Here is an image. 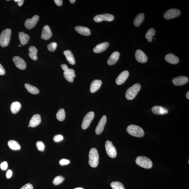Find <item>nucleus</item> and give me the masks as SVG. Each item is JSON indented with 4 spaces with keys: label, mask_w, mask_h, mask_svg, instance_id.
<instances>
[{
    "label": "nucleus",
    "mask_w": 189,
    "mask_h": 189,
    "mask_svg": "<svg viewBox=\"0 0 189 189\" xmlns=\"http://www.w3.org/2000/svg\"><path fill=\"white\" fill-rule=\"evenodd\" d=\"M89 164L92 168H96L99 163V155L97 150L94 148L91 149L89 154Z\"/></svg>",
    "instance_id": "1"
},
{
    "label": "nucleus",
    "mask_w": 189,
    "mask_h": 189,
    "mask_svg": "<svg viewBox=\"0 0 189 189\" xmlns=\"http://www.w3.org/2000/svg\"><path fill=\"white\" fill-rule=\"evenodd\" d=\"M127 130L129 134L137 137H142L145 133L141 127L135 125H129L127 127Z\"/></svg>",
    "instance_id": "2"
},
{
    "label": "nucleus",
    "mask_w": 189,
    "mask_h": 189,
    "mask_svg": "<svg viewBox=\"0 0 189 189\" xmlns=\"http://www.w3.org/2000/svg\"><path fill=\"white\" fill-rule=\"evenodd\" d=\"M141 86L140 84L137 83L130 87L126 92L125 97L126 99L129 100H131L136 97L137 94L140 91Z\"/></svg>",
    "instance_id": "3"
},
{
    "label": "nucleus",
    "mask_w": 189,
    "mask_h": 189,
    "mask_svg": "<svg viewBox=\"0 0 189 189\" xmlns=\"http://www.w3.org/2000/svg\"><path fill=\"white\" fill-rule=\"evenodd\" d=\"M11 34L10 29H6L3 31L0 34V45L4 47L9 45Z\"/></svg>",
    "instance_id": "4"
},
{
    "label": "nucleus",
    "mask_w": 189,
    "mask_h": 189,
    "mask_svg": "<svg viewBox=\"0 0 189 189\" xmlns=\"http://www.w3.org/2000/svg\"><path fill=\"white\" fill-rule=\"evenodd\" d=\"M136 162L139 166L146 169H150L153 166L152 162L150 159L146 157L141 156L137 157Z\"/></svg>",
    "instance_id": "5"
},
{
    "label": "nucleus",
    "mask_w": 189,
    "mask_h": 189,
    "mask_svg": "<svg viewBox=\"0 0 189 189\" xmlns=\"http://www.w3.org/2000/svg\"><path fill=\"white\" fill-rule=\"evenodd\" d=\"M105 149L109 157L112 158L116 157L117 153L116 148L110 141L107 140L105 142Z\"/></svg>",
    "instance_id": "6"
},
{
    "label": "nucleus",
    "mask_w": 189,
    "mask_h": 189,
    "mask_svg": "<svg viewBox=\"0 0 189 189\" xmlns=\"http://www.w3.org/2000/svg\"><path fill=\"white\" fill-rule=\"evenodd\" d=\"M94 113L91 112L87 114L83 118L82 124V128L83 130L88 128L94 117Z\"/></svg>",
    "instance_id": "7"
},
{
    "label": "nucleus",
    "mask_w": 189,
    "mask_h": 189,
    "mask_svg": "<svg viewBox=\"0 0 189 189\" xmlns=\"http://www.w3.org/2000/svg\"><path fill=\"white\" fill-rule=\"evenodd\" d=\"M181 14V11L177 9H172L165 12L164 17L165 19L169 20L178 17Z\"/></svg>",
    "instance_id": "8"
},
{
    "label": "nucleus",
    "mask_w": 189,
    "mask_h": 189,
    "mask_svg": "<svg viewBox=\"0 0 189 189\" xmlns=\"http://www.w3.org/2000/svg\"><path fill=\"white\" fill-rule=\"evenodd\" d=\"M114 19V16L113 15L108 14L98 15L94 18V21L97 23H100L104 20L107 21H112Z\"/></svg>",
    "instance_id": "9"
},
{
    "label": "nucleus",
    "mask_w": 189,
    "mask_h": 189,
    "mask_svg": "<svg viewBox=\"0 0 189 189\" xmlns=\"http://www.w3.org/2000/svg\"><path fill=\"white\" fill-rule=\"evenodd\" d=\"M39 19V16L38 15H35L30 19L26 20L24 25L27 29H31L35 27Z\"/></svg>",
    "instance_id": "10"
},
{
    "label": "nucleus",
    "mask_w": 189,
    "mask_h": 189,
    "mask_svg": "<svg viewBox=\"0 0 189 189\" xmlns=\"http://www.w3.org/2000/svg\"><path fill=\"white\" fill-rule=\"evenodd\" d=\"M13 61L16 67L20 70H23L26 69V64L25 61L21 57L15 56L13 57Z\"/></svg>",
    "instance_id": "11"
},
{
    "label": "nucleus",
    "mask_w": 189,
    "mask_h": 189,
    "mask_svg": "<svg viewBox=\"0 0 189 189\" xmlns=\"http://www.w3.org/2000/svg\"><path fill=\"white\" fill-rule=\"evenodd\" d=\"M107 120V118L106 116L105 115L102 117L95 129V132L96 134H100L103 132L105 124L106 123Z\"/></svg>",
    "instance_id": "12"
},
{
    "label": "nucleus",
    "mask_w": 189,
    "mask_h": 189,
    "mask_svg": "<svg viewBox=\"0 0 189 189\" xmlns=\"http://www.w3.org/2000/svg\"><path fill=\"white\" fill-rule=\"evenodd\" d=\"M135 56L137 61L139 62L144 63L147 62V56L143 51L140 49L137 50Z\"/></svg>",
    "instance_id": "13"
},
{
    "label": "nucleus",
    "mask_w": 189,
    "mask_h": 189,
    "mask_svg": "<svg viewBox=\"0 0 189 189\" xmlns=\"http://www.w3.org/2000/svg\"><path fill=\"white\" fill-rule=\"evenodd\" d=\"M188 81V77L185 76H180L174 78L172 80V82L175 86H180L186 84Z\"/></svg>",
    "instance_id": "14"
},
{
    "label": "nucleus",
    "mask_w": 189,
    "mask_h": 189,
    "mask_svg": "<svg viewBox=\"0 0 189 189\" xmlns=\"http://www.w3.org/2000/svg\"><path fill=\"white\" fill-rule=\"evenodd\" d=\"M129 74V72L127 70L122 72L117 78L116 81V84L118 85L123 84L128 77Z\"/></svg>",
    "instance_id": "15"
},
{
    "label": "nucleus",
    "mask_w": 189,
    "mask_h": 189,
    "mask_svg": "<svg viewBox=\"0 0 189 189\" xmlns=\"http://www.w3.org/2000/svg\"><path fill=\"white\" fill-rule=\"evenodd\" d=\"M52 35L49 26L45 25L42 29L41 38L44 40H47L50 38Z\"/></svg>",
    "instance_id": "16"
},
{
    "label": "nucleus",
    "mask_w": 189,
    "mask_h": 189,
    "mask_svg": "<svg viewBox=\"0 0 189 189\" xmlns=\"http://www.w3.org/2000/svg\"><path fill=\"white\" fill-rule=\"evenodd\" d=\"M64 75L66 80L70 82H73L74 81V78L76 77L74 70L73 69H69V68L67 70L64 72Z\"/></svg>",
    "instance_id": "17"
},
{
    "label": "nucleus",
    "mask_w": 189,
    "mask_h": 189,
    "mask_svg": "<svg viewBox=\"0 0 189 189\" xmlns=\"http://www.w3.org/2000/svg\"><path fill=\"white\" fill-rule=\"evenodd\" d=\"M41 118L40 115L36 114L32 116L29 122L30 127H37L41 123Z\"/></svg>",
    "instance_id": "18"
},
{
    "label": "nucleus",
    "mask_w": 189,
    "mask_h": 189,
    "mask_svg": "<svg viewBox=\"0 0 189 189\" xmlns=\"http://www.w3.org/2000/svg\"><path fill=\"white\" fill-rule=\"evenodd\" d=\"M109 46L108 42H105L97 44L94 48L93 51L95 53H100L104 51Z\"/></svg>",
    "instance_id": "19"
},
{
    "label": "nucleus",
    "mask_w": 189,
    "mask_h": 189,
    "mask_svg": "<svg viewBox=\"0 0 189 189\" xmlns=\"http://www.w3.org/2000/svg\"><path fill=\"white\" fill-rule=\"evenodd\" d=\"M165 59L167 62L172 64H177L179 62L178 57L172 53L167 54L165 57Z\"/></svg>",
    "instance_id": "20"
},
{
    "label": "nucleus",
    "mask_w": 189,
    "mask_h": 189,
    "mask_svg": "<svg viewBox=\"0 0 189 189\" xmlns=\"http://www.w3.org/2000/svg\"><path fill=\"white\" fill-rule=\"evenodd\" d=\"M152 110L154 114L157 115H164L168 113L167 109L160 106L153 107L152 108Z\"/></svg>",
    "instance_id": "21"
},
{
    "label": "nucleus",
    "mask_w": 189,
    "mask_h": 189,
    "mask_svg": "<svg viewBox=\"0 0 189 189\" xmlns=\"http://www.w3.org/2000/svg\"><path fill=\"white\" fill-rule=\"evenodd\" d=\"M102 81L100 80L95 79L94 80L91 84L90 91L92 93H94L99 89L101 87Z\"/></svg>",
    "instance_id": "22"
},
{
    "label": "nucleus",
    "mask_w": 189,
    "mask_h": 189,
    "mask_svg": "<svg viewBox=\"0 0 189 189\" xmlns=\"http://www.w3.org/2000/svg\"><path fill=\"white\" fill-rule=\"evenodd\" d=\"M75 30L79 34L85 36H89L91 34L89 29L86 27L77 26L75 27Z\"/></svg>",
    "instance_id": "23"
},
{
    "label": "nucleus",
    "mask_w": 189,
    "mask_h": 189,
    "mask_svg": "<svg viewBox=\"0 0 189 189\" xmlns=\"http://www.w3.org/2000/svg\"><path fill=\"white\" fill-rule=\"evenodd\" d=\"M120 56V54L118 52H114L107 60V64L110 65H112L116 64L119 59Z\"/></svg>",
    "instance_id": "24"
},
{
    "label": "nucleus",
    "mask_w": 189,
    "mask_h": 189,
    "mask_svg": "<svg viewBox=\"0 0 189 189\" xmlns=\"http://www.w3.org/2000/svg\"><path fill=\"white\" fill-rule=\"evenodd\" d=\"M64 54L66 57L67 60L68 61L70 64L72 65L75 64V60L74 57L71 51L69 50L65 51L64 52Z\"/></svg>",
    "instance_id": "25"
},
{
    "label": "nucleus",
    "mask_w": 189,
    "mask_h": 189,
    "mask_svg": "<svg viewBox=\"0 0 189 189\" xmlns=\"http://www.w3.org/2000/svg\"><path fill=\"white\" fill-rule=\"evenodd\" d=\"M19 39L21 45L24 46L29 42V37L28 35L23 32H20L19 33Z\"/></svg>",
    "instance_id": "26"
},
{
    "label": "nucleus",
    "mask_w": 189,
    "mask_h": 189,
    "mask_svg": "<svg viewBox=\"0 0 189 189\" xmlns=\"http://www.w3.org/2000/svg\"><path fill=\"white\" fill-rule=\"evenodd\" d=\"M29 57L33 60L36 61L38 59L37 54L38 53L37 49L34 46H31L29 48Z\"/></svg>",
    "instance_id": "27"
},
{
    "label": "nucleus",
    "mask_w": 189,
    "mask_h": 189,
    "mask_svg": "<svg viewBox=\"0 0 189 189\" xmlns=\"http://www.w3.org/2000/svg\"><path fill=\"white\" fill-rule=\"evenodd\" d=\"M21 107V105L19 102H14L11 105V112L13 114H16L19 112Z\"/></svg>",
    "instance_id": "28"
},
{
    "label": "nucleus",
    "mask_w": 189,
    "mask_h": 189,
    "mask_svg": "<svg viewBox=\"0 0 189 189\" xmlns=\"http://www.w3.org/2000/svg\"><path fill=\"white\" fill-rule=\"evenodd\" d=\"M145 16L144 14L140 13L137 15L134 21V24L136 27H138L143 22Z\"/></svg>",
    "instance_id": "29"
},
{
    "label": "nucleus",
    "mask_w": 189,
    "mask_h": 189,
    "mask_svg": "<svg viewBox=\"0 0 189 189\" xmlns=\"http://www.w3.org/2000/svg\"><path fill=\"white\" fill-rule=\"evenodd\" d=\"M8 145L11 149L14 150H18L21 149L20 144L15 140H9L8 142Z\"/></svg>",
    "instance_id": "30"
},
{
    "label": "nucleus",
    "mask_w": 189,
    "mask_h": 189,
    "mask_svg": "<svg viewBox=\"0 0 189 189\" xmlns=\"http://www.w3.org/2000/svg\"><path fill=\"white\" fill-rule=\"evenodd\" d=\"M25 87L27 90L30 93L33 94H37L39 92V90L36 87L31 86L30 84L26 83Z\"/></svg>",
    "instance_id": "31"
},
{
    "label": "nucleus",
    "mask_w": 189,
    "mask_h": 189,
    "mask_svg": "<svg viewBox=\"0 0 189 189\" xmlns=\"http://www.w3.org/2000/svg\"><path fill=\"white\" fill-rule=\"evenodd\" d=\"M155 33V30L153 28L150 29L147 31L145 34V38L147 39L148 42H151L152 41Z\"/></svg>",
    "instance_id": "32"
},
{
    "label": "nucleus",
    "mask_w": 189,
    "mask_h": 189,
    "mask_svg": "<svg viewBox=\"0 0 189 189\" xmlns=\"http://www.w3.org/2000/svg\"><path fill=\"white\" fill-rule=\"evenodd\" d=\"M65 117L66 113L64 109H59L56 115L57 119L59 121H62L65 119Z\"/></svg>",
    "instance_id": "33"
},
{
    "label": "nucleus",
    "mask_w": 189,
    "mask_h": 189,
    "mask_svg": "<svg viewBox=\"0 0 189 189\" xmlns=\"http://www.w3.org/2000/svg\"><path fill=\"white\" fill-rule=\"evenodd\" d=\"M110 185L113 189H125L123 185L118 181H114L111 183Z\"/></svg>",
    "instance_id": "34"
},
{
    "label": "nucleus",
    "mask_w": 189,
    "mask_h": 189,
    "mask_svg": "<svg viewBox=\"0 0 189 189\" xmlns=\"http://www.w3.org/2000/svg\"><path fill=\"white\" fill-rule=\"evenodd\" d=\"M64 180V177L62 176H58L54 179L53 183V184L55 185H57L61 184Z\"/></svg>",
    "instance_id": "35"
},
{
    "label": "nucleus",
    "mask_w": 189,
    "mask_h": 189,
    "mask_svg": "<svg viewBox=\"0 0 189 189\" xmlns=\"http://www.w3.org/2000/svg\"><path fill=\"white\" fill-rule=\"evenodd\" d=\"M57 44L56 42H53L48 44L47 48L50 51L53 52L55 51L57 47Z\"/></svg>",
    "instance_id": "36"
},
{
    "label": "nucleus",
    "mask_w": 189,
    "mask_h": 189,
    "mask_svg": "<svg viewBox=\"0 0 189 189\" xmlns=\"http://www.w3.org/2000/svg\"><path fill=\"white\" fill-rule=\"evenodd\" d=\"M36 146L39 151H43L45 149V145L42 141H38L37 142Z\"/></svg>",
    "instance_id": "37"
},
{
    "label": "nucleus",
    "mask_w": 189,
    "mask_h": 189,
    "mask_svg": "<svg viewBox=\"0 0 189 189\" xmlns=\"http://www.w3.org/2000/svg\"><path fill=\"white\" fill-rule=\"evenodd\" d=\"M64 140V137L62 135H57L54 137L53 140L55 142H59Z\"/></svg>",
    "instance_id": "38"
},
{
    "label": "nucleus",
    "mask_w": 189,
    "mask_h": 189,
    "mask_svg": "<svg viewBox=\"0 0 189 189\" xmlns=\"http://www.w3.org/2000/svg\"><path fill=\"white\" fill-rule=\"evenodd\" d=\"M70 163V161L68 159H63L61 160L59 162V164L60 165L63 166L69 164Z\"/></svg>",
    "instance_id": "39"
},
{
    "label": "nucleus",
    "mask_w": 189,
    "mask_h": 189,
    "mask_svg": "<svg viewBox=\"0 0 189 189\" xmlns=\"http://www.w3.org/2000/svg\"><path fill=\"white\" fill-rule=\"evenodd\" d=\"M0 167L2 170H6L8 167V164L6 162H3L0 165Z\"/></svg>",
    "instance_id": "40"
},
{
    "label": "nucleus",
    "mask_w": 189,
    "mask_h": 189,
    "mask_svg": "<svg viewBox=\"0 0 189 189\" xmlns=\"http://www.w3.org/2000/svg\"><path fill=\"white\" fill-rule=\"evenodd\" d=\"M20 189H33L32 185L31 183H27L22 187Z\"/></svg>",
    "instance_id": "41"
},
{
    "label": "nucleus",
    "mask_w": 189,
    "mask_h": 189,
    "mask_svg": "<svg viewBox=\"0 0 189 189\" xmlns=\"http://www.w3.org/2000/svg\"><path fill=\"white\" fill-rule=\"evenodd\" d=\"M5 74V71L2 65L0 64V75H3Z\"/></svg>",
    "instance_id": "42"
},
{
    "label": "nucleus",
    "mask_w": 189,
    "mask_h": 189,
    "mask_svg": "<svg viewBox=\"0 0 189 189\" xmlns=\"http://www.w3.org/2000/svg\"><path fill=\"white\" fill-rule=\"evenodd\" d=\"M12 172L11 170H9L7 172L6 177L7 178L9 179L12 177Z\"/></svg>",
    "instance_id": "43"
},
{
    "label": "nucleus",
    "mask_w": 189,
    "mask_h": 189,
    "mask_svg": "<svg viewBox=\"0 0 189 189\" xmlns=\"http://www.w3.org/2000/svg\"><path fill=\"white\" fill-rule=\"evenodd\" d=\"M54 1L57 6H60L62 5V0H54Z\"/></svg>",
    "instance_id": "44"
},
{
    "label": "nucleus",
    "mask_w": 189,
    "mask_h": 189,
    "mask_svg": "<svg viewBox=\"0 0 189 189\" xmlns=\"http://www.w3.org/2000/svg\"><path fill=\"white\" fill-rule=\"evenodd\" d=\"M14 1L18 3V6H21L23 5L24 1L23 0H14Z\"/></svg>",
    "instance_id": "45"
},
{
    "label": "nucleus",
    "mask_w": 189,
    "mask_h": 189,
    "mask_svg": "<svg viewBox=\"0 0 189 189\" xmlns=\"http://www.w3.org/2000/svg\"><path fill=\"white\" fill-rule=\"evenodd\" d=\"M61 67H62V69L64 70V71H65L69 69L68 66L65 64H62V65H61Z\"/></svg>",
    "instance_id": "46"
},
{
    "label": "nucleus",
    "mask_w": 189,
    "mask_h": 189,
    "mask_svg": "<svg viewBox=\"0 0 189 189\" xmlns=\"http://www.w3.org/2000/svg\"><path fill=\"white\" fill-rule=\"evenodd\" d=\"M186 97L188 100L189 99V92L188 91L186 94Z\"/></svg>",
    "instance_id": "47"
},
{
    "label": "nucleus",
    "mask_w": 189,
    "mask_h": 189,
    "mask_svg": "<svg viewBox=\"0 0 189 189\" xmlns=\"http://www.w3.org/2000/svg\"><path fill=\"white\" fill-rule=\"evenodd\" d=\"M75 0H70V2L72 4H74L75 2Z\"/></svg>",
    "instance_id": "48"
},
{
    "label": "nucleus",
    "mask_w": 189,
    "mask_h": 189,
    "mask_svg": "<svg viewBox=\"0 0 189 189\" xmlns=\"http://www.w3.org/2000/svg\"><path fill=\"white\" fill-rule=\"evenodd\" d=\"M74 189H84L81 188H77Z\"/></svg>",
    "instance_id": "49"
},
{
    "label": "nucleus",
    "mask_w": 189,
    "mask_h": 189,
    "mask_svg": "<svg viewBox=\"0 0 189 189\" xmlns=\"http://www.w3.org/2000/svg\"><path fill=\"white\" fill-rule=\"evenodd\" d=\"M28 127H30V126H29V125H28Z\"/></svg>",
    "instance_id": "50"
},
{
    "label": "nucleus",
    "mask_w": 189,
    "mask_h": 189,
    "mask_svg": "<svg viewBox=\"0 0 189 189\" xmlns=\"http://www.w3.org/2000/svg\"><path fill=\"white\" fill-rule=\"evenodd\" d=\"M19 47H20V45H19Z\"/></svg>",
    "instance_id": "51"
}]
</instances>
